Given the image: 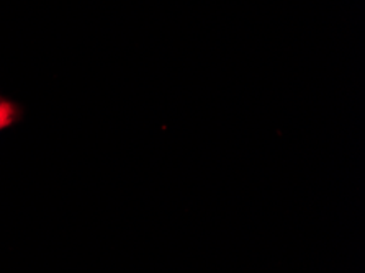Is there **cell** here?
Here are the masks:
<instances>
[{
	"label": "cell",
	"instance_id": "1",
	"mask_svg": "<svg viewBox=\"0 0 365 273\" xmlns=\"http://www.w3.org/2000/svg\"><path fill=\"white\" fill-rule=\"evenodd\" d=\"M16 113L19 111H16V107L12 102L0 98V131L15 123Z\"/></svg>",
	"mask_w": 365,
	"mask_h": 273
}]
</instances>
